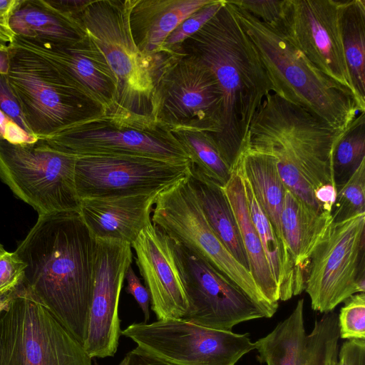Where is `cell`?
I'll return each instance as SVG.
<instances>
[{"label": "cell", "mask_w": 365, "mask_h": 365, "mask_svg": "<svg viewBox=\"0 0 365 365\" xmlns=\"http://www.w3.org/2000/svg\"><path fill=\"white\" fill-rule=\"evenodd\" d=\"M339 338L334 312L324 313L306 333L301 299L286 319L255 343L257 360L266 365H337Z\"/></svg>", "instance_id": "d6986e66"}, {"label": "cell", "mask_w": 365, "mask_h": 365, "mask_svg": "<svg viewBox=\"0 0 365 365\" xmlns=\"http://www.w3.org/2000/svg\"><path fill=\"white\" fill-rule=\"evenodd\" d=\"M11 292L6 297H4V299L0 300V312L6 307V305L9 302Z\"/></svg>", "instance_id": "f6af8a7d"}, {"label": "cell", "mask_w": 365, "mask_h": 365, "mask_svg": "<svg viewBox=\"0 0 365 365\" xmlns=\"http://www.w3.org/2000/svg\"><path fill=\"white\" fill-rule=\"evenodd\" d=\"M127 356H125L123 359L121 360V361L118 365H126L127 364ZM94 365H99L96 359L93 360Z\"/></svg>", "instance_id": "bcb514c9"}, {"label": "cell", "mask_w": 365, "mask_h": 365, "mask_svg": "<svg viewBox=\"0 0 365 365\" xmlns=\"http://www.w3.org/2000/svg\"><path fill=\"white\" fill-rule=\"evenodd\" d=\"M194 56L214 74L222 93L220 128L213 136L232 171L252 120L274 93L257 50L225 0L217 13L186 39L178 53Z\"/></svg>", "instance_id": "7a4b0ae2"}, {"label": "cell", "mask_w": 365, "mask_h": 365, "mask_svg": "<svg viewBox=\"0 0 365 365\" xmlns=\"http://www.w3.org/2000/svg\"><path fill=\"white\" fill-rule=\"evenodd\" d=\"M365 213V160L337 191L331 210L333 222Z\"/></svg>", "instance_id": "4dcf8cb0"}, {"label": "cell", "mask_w": 365, "mask_h": 365, "mask_svg": "<svg viewBox=\"0 0 365 365\" xmlns=\"http://www.w3.org/2000/svg\"><path fill=\"white\" fill-rule=\"evenodd\" d=\"M93 287L83 347L91 359L113 356L121 334L118 304L125 275L131 266L128 242L95 239Z\"/></svg>", "instance_id": "2e32d148"}, {"label": "cell", "mask_w": 365, "mask_h": 365, "mask_svg": "<svg viewBox=\"0 0 365 365\" xmlns=\"http://www.w3.org/2000/svg\"><path fill=\"white\" fill-rule=\"evenodd\" d=\"M177 245L190 303L189 312L182 319L214 329L232 331L240 323L264 318L259 308L236 284Z\"/></svg>", "instance_id": "e0dca14e"}, {"label": "cell", "mask_w": 365, "mask_h": 365, "mask_svg": "<svg viewBox=\"0 0 365 365\" xmlns=\"http://www.w3.org/2000/svg\"><path fill=\"white\" fill-rule=\"evenodd\" d=\"M344 302L337 315L339 337L365 340V293L354 294Z\"/></svg>", "instance_id": "d6a6232c"}, {"label": "cell", "mask_w": 365, "mask_h": 365, "mask_svg": "<svg viewBox=\"0 0 365 365\" xmlns=\"http://www.w3.org/2000/svg\"><path fill=\"white\" fill-rule=\"evenodd\" d=\"M262 22L281 32L283 29L286 0L229 1Z\"/></svg>", "instance_id": "836d02e7"}, {"label": "cell", "mask_w": 365, "mask_h": 365, "mask_svg": "<svg viewBox=\"0 0 365 365\" xmlns=\"http://www.w3.org/2000/svg\"><path fill=\"white\" fill-rule=\"evenodd\" d=\"M222 93L212 72L192 56L177 53L160 61L154 76L153 118L169 130H219Z\"/></svg>", "instance_id": "30bf717a"}, {"label": "cell", "mask_w": 365, "mask_h": 365, "mask_svg": "<svg viewBox=\"0 0 365 365\" xmlns=\"http://www.w3.org/2000/svg\"><path fill=\"white\" fill-rule=\"evenodd\" d=\"M189 180L212 229L235 258L250 271L237 223L222 187L192 172Z\"/></svg>", "instance_id": "4316f807"}, {"label": "cell", "mask_w": 365, "mask_h": 365, "mask_svg": "<svg viewBox=\"0 0 365 365\" xmlns=\"http://www.w3.org/2000/svg\"><path fill=\"white\" fill-rule=\"evenodd\" d=\"M121 334L173 365H235L255 349L249 333L214 329L182 318L133 323Z\"/></svg>", "instance_id": "4fadbf2b"}, {"label": "cell", "mask_w": 365, "mask_h": 365, "mask_svg": "<svg viewBox=\"0 0 365 365\" xmlns=\"http://www.w3.org/2000/svg\"><path fill=\"white\" fill-rule=\"evenodd\" d=\"M5 250L4 249L2 245L0 243V252H4Z\"/></svg>", "instance_id": "c3c4849f"}, {"label": "cell", "mask_w": 365, "mask_h": 365, "mask_svg": "<svg viewBox=\"0 0 365 365\" xmlns=\"http://www.w3.org/2000/svg\"><path fill=\"white\" fill-rule=\"evenodd\" d=\"M160 192L135 195L81 200V215L95 239L130 245L151 222Z\"/></svg>", "instance_id": "44dd1931"}, {"label": "cell", "mask_w": 365, "mask_h": 365, "mask_svg": "<svg viewBox=\"0 0 365 365\" xmlns=\"http://www.w3.org/2000/svg\"><path fill=\"white\" fill-rule=\"evenodd\" d=\"M339 18L352 84L365 110V1H339Z\"/></svg>", "instance_id": "83f0119b"}, {"label": "cell", "mask_w": 365, "mask_h": 365, "mask_svg": "<svg viewBox=\"0 0 365 365\" xmlns=\"http://www.w3.org/2000/svg\"><path fill=\"white\" fill-rule=\"evenodd\" d=\"M125 279L127 282L126 292L134 297L143 313L144 322H148L150 319L149 304L150 302L148 290L140 282L131 266L127 270Z\"/></svg>", "instance_id": "74e56055"}, {"label": "cell", "mask_w": 365, "mask_h": 365, "mask_svg": "<svg viewBox=\"0 0 365 365\" xmlns=\"http://www.w3.org/2000/svg\"><path fill=\"white\" fill-rule=\"evenodd\" d=\"M0 140L12 144H27L36 143L38 138L25 131L0 110Z\"/></svg>", "instance_id": "8d00e7d4"}, {"label": "cell", "mask_w": 365, "mask_h": 365, "mask_svg": "<svg viewBox=\"0 0 365 365\" xmlns=\"http://www.w3.org/2000/svg\"><path fill=\"white\" fill-rule=\"evenodd\" d=\"M190 164L135 155L77 157L74 180L81 200L160 192L190 174Z\"/></svg>", "instance_id": "5bb4252c"}, {"label": "cell", "mask_w": 365, "mask_h": 365, "mask_svg": "<svg viewBox=\"0 0 365 365\" xmlns=\"http://www.w3.org/2000/svg\"><path fill=\"white\" fill-rule=\"evenodd\" d=\"M0 365H92L83 346L19 285L0 312Z\"/></svg>", "instance_id": "52a82bcc"}, {"label": "cell", "mask_w": 365, "mask_h": 365, "mask_svg": "<svg viewBox=\"0 0 365 365\" xmlns=\"http://www.w3.org/2000/svg\"><path fill=\"white\" fill-rule=\"evenodd\" d=\"M354 365H365V340H361L358 346Z\"/></svg>", "instance_id": "7bdbcfd3"}, {"label": "cell", "mask_w": 365, "mask_h": 365, "mask_svg": "<svg viewBox=\"0 0 365 365\" xmlns=\"http://www.w3.org/2000/svg\"><path fill=\"white\" fill-rule=\"evenodd\" d=\"M96 240L76 211L38 215L14 251L22 283L83 346L91 302Z\"/></svg>", "instance_id": "6da1fadb"}, {"label": "cell", "mask_w": 365, "mask_h": 365, "mask_svg": "<svg viewBox=\"0 0 365 365\" xmlns=\"http://www.w3.org/2000/svg\"><path fill=\"white\" fill-rule=\"evenodd\" d=\"M10 292L6 294H0V300L6 297Z\"/></svg>", "instance_id": "7dc6e473"}, {"label": "cell", "mask_w": 365, "mask_h": 365, "mask_svg": "<svg viewBox=\"0 0 365 365\" xmlns=\"http://www.w3.org/2000/svg\"><path fill=\"white\" fill-rule=\"evenodd\" d=\"M364 160L365 112H363L344 129L334 147L332 171L337 191Z\"/></svg>", "instance_id": "f546056e"}, {"label": "cell", "mask_w": 365, "mask_h": 365, "mask_svg": "<svg viewBox=\"0 0 365 365\" xmlns=\"http://www.w3.org/2000/svg\"><path fill=\"white\" fill-rule=\"evenodd\" d=\"M9 27L19 38L54 46L73 45L88 36L80 21L58 11L47 0H19Z\"/></svg>", "instance_id": "cb8c5ba5"}, {"label": "cell", "mask_w": 365, "mask_h": 365, "mask_svg": "<svg viewBox=\"0 0 365 365\" xmlns=\"http://www.w3.org/2000/svg\"><path fill=\"white\" fill-rule=\"evenodd\" d=\"M227 1L253 43L274 93L344 130L359 113L353 96L317 69L282 34Z\"/></svg>", "instance_id": "277c9868"}, {"label": "cell", "mask_w": 365, "mask_h": 365, "mask_svg": "<svg viewBox=\"0 0 365 365\" xmlns=\"http://www.w3.org/2000/svg\"><path fill=\"white\" fill-rule=\"evenodd\" d=\"M304 291L323 314L365 292V213L329 225L312 254Z\"/></svg>", "instance_id": "7c38bea8"}, {"label": "cell", "mask_w": 365, "mask_h": 365, "mask_svg": "<svg viewBox=\"0 0 365 365\" xmlns=\"http://www.w3.org/2000/svg\"><path fill=\"white\" fill-rule=\"evenodd\" d=\"M76 159L40 139L27 144L0 140V179L38 215L80 212L74 180Z\"/></svg>", "instance_id": "9c48e42d"}, {"label": "cell", "mask_w": 365, "mask_h": 365, "mask_svg": "<svg viewBox=\"0 0 365 365\" xmlns=\"http://www.w3.org/2000/svg\"><path fill=\"white\" fill-rule=\"evenodd\" d=\"M19 0H0V26L11 30L9 21Z\"/></svg>", "instance_id": "60d3db41"}, {"label": "cell", "mask_w": 365, "mask_h": 365, "mask_svg": "<svg viewBox=\"0 0 365 365\" xmlns=\"http://www.w3.org/2000/svg\"><path fill=\"white\" fill-rule=\"evenodd\" d=\"M364 339H351L344 342L339 350L337 365H354L358 346Z\"/></svg>", "instance_id": "ab89813d"}, {"label": "cell", "mask_w": 365, "mask_h": 365, "mask_svg": "<svg viewBox=\"0 0 365 365\" xmlns=\"http://www.w3.org/2000/svg\"><path fill=\"white\" fill-rule=\"evenodd\" d=\"M235 168L250 182L258 203L277 235L283 252L291 258L281 225L287 188L279 177L275 159L267 153L243 149Z\"/></svg>", "instance_id": "484cf974"}, {"label": "cell", "mask_w": 365, "mask_h": 365, "mask_svg": "<svg viewBox=\"0 0 365 365\" xmlns=\"http://www.w3.org/2000/svg\"><path fill=\"white\" fill-rule=\"evenodd\" d=\"M22 47L34 52L54 65L68 80L100 103L106 113L114 107L117 80L108 61L88 36L70 46H54L13 39Z\"/></svg>", "instance_id": "ffe728a7"}, {"label": "cell", "mask_w": 365, "mask_h": 365, "mask_svg": "<svg viewBox=\"0 0 365 365\" xmlns=\"http://www.w3.org/2000/svg\"><path fill=\"white\" fill-rule=\"evenodd\" d=\"M170 130L187 153L190 172L222 187L226 185L232 171L209 133L191 128Z\"/></svg>", "instance_id": "f1b7e54d"}, {"label": "cell", "mask_w": 365, "mask_h": 365, "mask_svg": "<svg viewBox=\"0 0 365 365\" xmlns=\"http://www.w3.org/2000/svg\"><path fill=\"white\" fill-rule=\"evenodd\" d=\"M126 365H173L160 359L138 346L130 351L126 355Z\"/></svg>", "instance_id": "f35d334b"}, {"label": "cell", "mask_w": 365, "mask_h": 365, "mask_svg": "<svg viewBox=\"0 0 365 365\" xmlns=\"http://www.w3.org/2000/svg\"><path fill=\"white\" fill-rule=\"evenodd\" d=\"M287 39L321 72L346 89L361 108L346 61L339 1L286 0L282 31Z\"/></svg>", "instance_id": "9a60e30c"}, {"label": "cell", "mask_w": 365, "mask_h": 365, "mask_svg": "<svg viewBox=\"0 0 365 365\" xmlns=\"http://www.w3.org/2000/svg\"><path fill=\"white\" fill-rule=\"evenodd\" d=\"M222 189L237 223L250 272L264 297L276 312L280 300L279 290L250 216L242 179L236 169L232 170L230 180Z\"/></svg>", "instance_id": "d4e9b609"}, {"label": "cell", "mask_w": 365, "mask_h": 365, "mask_svg": "<svg viewBox=\"0 0 365 365\" xmlns=\"http://www.w3.org/2000/svg\"><path fill=\"white\" fill-rule=\"evenodd\" d=\"M10 66L9 44H0V75H7Z\"/></svg>", "instance_id": "b9f144b4"}, {"label": "cell", "mask_w": 365, "mask_h": 365, "mask_svg": "<svg viewBox=\"0 0 365 365\" xmlns=\"http://www.w3.org/2000/svg\"><path fill=\"white\" fill-rule=\"evenodd\" d=\"M76 19L103 53L116 78L117 96L110 114L154 120L157 63L142 54L133 40L127 0H90Z\"/></svg>", "instance_id": "8992f818"}, {"label": "cell", "mask_w": 365, "mask_h": 365, "mask_svg": "<svg viewBox=\"0 0 365 365\" xmlns=\"http://www.w3.org/2000/svg\"><path fill=\"white\" fill-rule=\"evenodd\" d=\"M224 3L225 0H212L185 19L165 38L162 56L177 54L182 43L210 21Z\"/></svg>", "instance_id": "1f68e13d"}, {"label": "cell", "mask_w": 365, "mask_h": 365, "mask_svg": "<svg viewBox=\"0 0 365 365\" xmlns=\"http://www.w3.org/2000/svg\"><path fill=\"white\" fill-rule=\"evenodd\" d=\"M9 47L7 81L28 127L38 139L106 113L48 60L14 40Z\"/></svg>", "instance_id": "5b68a950"}, {"label": "cell", "mask_w": 365, "mask_h": 365, "mask_svg": "<svg viewBox=\"0 0 365 365\" xmlns=\"http://www.w3.org/2000/svg\"><path fill=\"white\" fill-rule=\"evenodd\" d=\"M189 175L158 193L152 223L232 282L259 308L265 318H271L276 312L250 272L229 252L207 222Z\"/></svg>", "instance_id": "ba28073f"}, {"label": "cell", "mask_w": 365, "mask_h": 365, "mask_svg": "<svg viewBox=\"0 0 365 365\" xmlns=\"http://www.w3.org/2000/svg\"><path fill=\"white\" fill-rule=\"evenodd\" d=\"M40 140L76 157L135 155L189 162L187 153L166 127L152 120L125 119L106 113Z\"/></svg>", "instance_id": "8fae6325"}, {"label": "cell", "mask_w": 365, "mask_h": 365, "mask_svg": "<svg viewBox=\"0 0 365 365\" xmlns=\"http://www.w3.org/2000/svg\"><path fill=\"white\" fill-rule=\"evenodd\" d=\"M14 36L11 30L0 26V44H9L13 41Z\"/></svg>", "instance_id": "ee69618b"}, {"label": "cell", "mask_w": 365, "mask_h": 365, "mask_svg": "<svg viewBox=\"0 0 365 365\" xmlns=\"http://www.w3.org/2000/svg\"><path fill=\"white\" fill-rule=\"evenodd\" d=\"M332 222L331 212L314 210L287 189L281 215L282 230L301 293L304 291L312 254Z\"/></svg>", "instance_id": "603a6c76"}, {"label": "cell", "mask_w": 365, "mask_h": 365, "mask_svg": "<svg viewBox=\"0 0 365 365\" xmlns=\"http://www.w3.org/2000/svg\"><path fill=\"white\" fill-rule=\"evenodd\" d=\"M212 0H127L133 40L156 63L168 36L189 15Z\"/></svg>", "instance_id": "7402d4cb"}, {"label": "cell", "mask_w": 365, "mask_h": 365, "mask_svg": "<svg viewBox=\"0 0 365 365\" xmlns=\"http://www.w3.org/2000/svg\"><path fill=\"white\" fill-rule=\"evenodd\" d=\"M1 252H0V253H1Z\"/></svg>", "instance_id": "681fc988"}, {"label": "cell", "mask_w": 365, "mask_h": 365, "mask_svg": "<svg viewBox=\"0 0 365 365\" xmlns=\"http://www.w3.org/2000/svg\"><path fill=\"white\" fill-rule=\"evenodd\" d=\"M25 263L15 252L0 253V294L9 293L22 283Z\"/></svg>", "instance_id": "e575fe53"}, {"label": "cell", "mask_w": 365, "mask_h": 365, "mask_svg": "<svg viewBox=\"0 0 365 365\" xmlns=\"http://www.w3.org/2000/svg\"><path fill=\"white\" fill-rule=\"evenodd\" d=\"M0 110L25 131L32 134L26 124L19 103L9 85L6 75H0Z\"/></svg>", "instance_id": "d590c367"}, {"label": "cell", "mask_w": 365, "mask_h": 365, "mask_svg": "<svg viewBox=\"0 0 365 365\" xmlns=\"http://www.w3.org/2000/svg\"><path fill=\"white\" fill-rule=\"evenodd\" d=\"M344 130L272 93L255 113L242 150L274 157L286 188L314 210L326 212L315 194L324 186L336 187L332 157Z\"/></svg>", "instance_id": "3957f363"}, {"label": "cell", "mask_w": 365, "mask_h": 365, "mask_svg": "<svg viewBox=\"0 0 365 365\" xmlns=\"http://www.w3.org/2000/svg\"><path fill=\"white\" fill-rule=\"evenodd\" d=\"M131 247L157 319L183 318L189 312L190 303L177 243L151 222Z\"/></svg>", "instance_id": "ac0fdd59"}]
</instances>
